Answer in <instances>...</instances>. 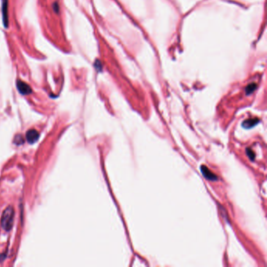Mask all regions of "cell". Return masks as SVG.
Returning <instances> with one entry per match:
<instances>
[{
	"instance_id": "6da1fadb",
	"label": "cell",
	"mask_w": 267,
	"mask_h": 267,
	"mask_svg": "<svg viewBox=\"0 0 267 267\" xmlns=\"http://www.w3.org/2000/svg\"><path fill=\"white\" fill-rule=\"evenodd\" d=\"M15 211L11 205L8 206L3 211L1 219V226L5 231H10L13 226L14 222Z\"/></svg>"
},
{
	"instance_id": "52a82bcc",
	"label": "cell",
	"mask_w": 267,
	"mask_h": 267,
	"mask_svg": "<svg viewBox=\"0 0 267 267\" xmlns=\"http://www.w3.org/2000/svg\"><path fill=\"white\" fill-rule=\"evenodd\" d=\"M52 7H53L55 13H59V12H60V6H59V4H58L57 2H55L54 3L52 4Z\"/></svg>"
},
{
	"instance_id": "277c9868",
	"label": "cell",
	"mask_w": 267,
	"mask_h": 267,
	"mask_svg": "<svg viewBox=\"0 0 267 267\" xmlns=\"http://www.w3.org/2000/svg\"><path fill=\"white\" fill-rule=\"evenodd\" d=\"M39 134L35 129L28 130L26 133V139L29 143H34L38 140Z\"/></svg>"
},
{
	"instance_id": "5b68a950",
	"label": "cell",
	"mask_w": 267,
	"mask_h": 267,
	"mask_svg": "<svg viewBox=\"0 0 267 267\" xmlns=\"http://www.w3.org/2000/svg\"><path fill=\"white\" fill-rule=\"evenodd\" d=\"M201 171H202L203 175L205 178H207V179H209V180H216L217 177L212 172H211L209 170L207 169L206 168V166H201Z\"/></svg>"
},
{
	"instance_id": "7a4b0ae2",
	"label": "cell",
	"mask_w": 267,
	"mask_h": 267,
	"mask_svg": "<svg viewBox=\"0 0 267 267\" xmlns=\"http://www.w3.org/2000/svg\"><path fill=\"white\" fill-rule=\"evenodd\" d=\"M16 88L18 89L19 92L22 95H29L32 92L31 88L28 84H27L24 81L21 80H17L16 81Z\"/></svg>"
},
{
	"instance_id": "ba28073f",
	"label": "cell",
	"mask_w": 267,
	"mask_h": 267,
	"mask_svg": "<svg viewBox=\"0 0 267 267\" xmlns=\"http://www.w3.org/2000/svg\"><path fill=\"white\" fill-rule=\"evenodd\" d=\"M247 88H249V89L248 88H247V92H251L253 90H254V88H255V85H254V84H251V85H249Z\"/></svg>"
},
{
	"instance_id": "8992f818",
	"label": "cell",
	"mask_w": 267,
	"mask_h": 267,
	"mask_svg": "<svg viewBox=\"0 0 267 267\" xmlns=\"http://www.w3.org/2000/svg\"><path fill=\"white\" fill-rule=\"evenodd\" d=\"M258 119L247 120V121H245L244 122V124H243V126H244V128H251V127L254 126V124H256V122H258Z\"/></svg>"
},
{
	"instance_id": "3957f363",
	"label": "cell",
	"mask_w": 267,
	"mask_h": 267,
	"mask_svg": "<svg viewBox=\"0 0 267 267\" xmlns=\"http://www.w3.org/2000/svg\"><path fill=\"white\" fill-rule=\"evenodd\" d=\"M8 4L9 0H2V22L4 27L7 28L9 27V15H8Z\"/></svg>"
}]
</instances>
